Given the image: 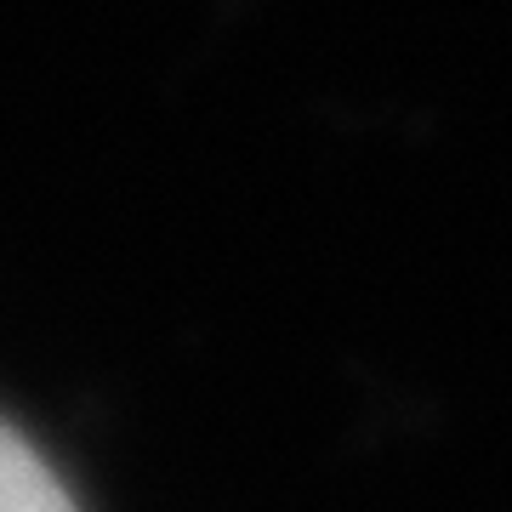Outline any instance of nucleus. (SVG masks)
I'll return each instance as SVG.
<instances>
[{
    "label": "nucleus",
    "instance_id": "f257e3e1",
    "mask_svg": "<svg viewBox=\"0 0 512 512\" xmlns=\"http://www.w3.org/2000/svg\"><path fill=\"white\" fill-rule=\"evenodd\" d=\"M0 512H80L57 473L0 421Z\"/></svg>",
    "mask_w": 512,
    "mask_h": 512
}]
</instances>
